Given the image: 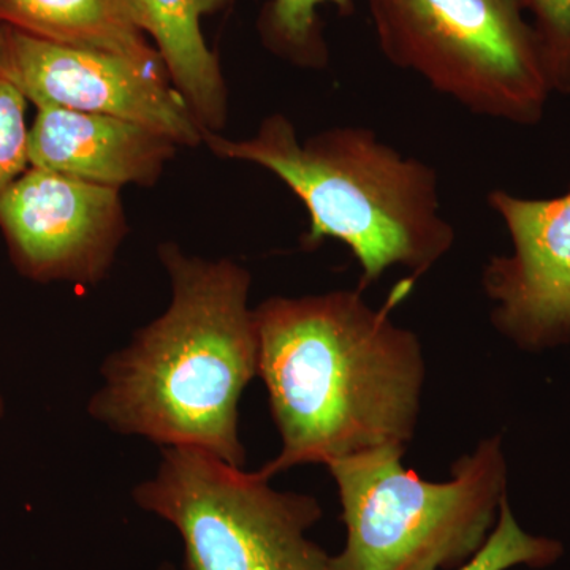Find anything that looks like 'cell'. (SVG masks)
<instances>
[{
    "mask_svg": "<svg viewBox=\"0 0 570 570\" xmlns=\"http://www.w3.org/2000/svg\"><path fill=\"white\" fill-rule=\"evenodd\" d=\"M412 279L376 309L360 288L272 296L254 307L258 379L281 438L265 478L379 448H407L425 385V356L393 309Z\"/></svg>",
    "mask_w": 570,
    "mask_h": 570,
    "instance_id": "1",
    "label": "cell"
},
{
    "mask_svg": "<svg viewBox=\"0 0 570 570\" xmlns=\"http://www.w3.org/2000/svg\"><path fill=\"white\" fill-rule=\"evenodd\" d=\"M159 257L170 305L105 360L88 414L112 433L245 468L239 401L258 377L253 276L230 258L206 261L175 243L160 245Z\"/></svg>",
    "mask_w": 570,
    "mask_h": 570,
    "instance_id": "2",
    "label": "cell"
},
{
    "mask_svg": "<svg viewBox=\"0 0 570 570\" xmlns=\"http://www.w3.org/2000/svg\"><path fill=\"white\" fill-rule=\"evenodd\" d=\"M204 142L223 159L258 165L281 179L309 216L303 246L316 249L325 239L346 245L362 269L360 291L393 266L425 275L455 245L436 170L367 127H333L302 141L294 122L275 112L253 137L206 132Z\"/></svg>",
    "mask_w": 570,
    "mask_h": 570,
    "instance_id": "3",
    "label": "cell"
},
{
    "mask_svg": "<svg viewBox=\"0 0 570 570\" xmlns=\"http://www.w3.org/2000/svg\"><path fill=\"white\" fill-rule=\"evenodd\" d=\"M404 452L389 445L326 464L347 534L330 570H455L485 546L508 498L501 436L456 460L445 482L404 468Z\"/></svg>",
    "mask_w": 570,
    "mask_h": 570,
    "instance_id": "4",
    "label": "cell"
},
{
    "mask_svg": "<svg viewBox=\"0 0 570 570\" xmlns=\"http://www.w3.org/2000/svg\"><path fill=\"white\" fill-rule=\"evenodd\" d=\"M382 55L469 112L538 126L551 94L523 0H365Z\"/></svg>",
    "mask_w": 570,
    "mask_h": 570,
    "instance_id": "5",
    "label": "cell"
},
{
    "mask_svg": "<svg viewBox=\"0 0 570 570\" xmlns=\"http://www.w3.org/2000/svg\"><path fill=\"white\" fill-rule=\"evenodd\" d=\"M269 480L202 450L164 448L132 498L179 532L184 570H330L332 554L307 538L321 502Z\"/></svg>",
    "mask_w": 570,
    "mask_h": 570,
    "instance_id": "6",
    "label": "cell"
},
{
    "mask_svg": "<svg viewBox=\"0 0 570 570\" xmlns=\"http://www.w3.org/2000/svg\"><path fill=\"white\" fill-rule=\"evenodd\" d=\"M0 78L37 108L129 119L178 146L205 140L206 130L165 70L122 56L56 43L0 22Z\"/></svg>",
    "mask_w": 570,
    "mask_h": 570,
    "instance_id": "7",
    "label": "cell"
},
{
    "mask_svg": "<svg viewBox=\"0 0 570 570\" xmlns=\"http://www.w3.org/2000/svg\"><path fill=\"white\" fill-rule=\"evenodd\" d=\"M18 268L43 283H100L127 232L119 189L31 167L0 195Z\"/></svg>",
    "mask_w": 570,
    "mask_h": 570,
    "instance_id": "8",
    "label": "cell"
},
{
    "mask_svg": "<svg viewBox=\"0 0 570 570\" xmlns=\"http://www.w3.org/2000/svg\"><path fill=\"white\" fill-rule=\"evenodd\" d=\"M490 208L512 243L482 273L491 322L528 352L570 343V186L560 197L527 198L493 189Z\"/></svg>",
    "mask_w": 570,
    "mask_h": 570,
    "instance_id": "9",
    "label": "cell"
},
{
    "mask_svg": "<svg viewBox=\"0 0 570 570\" xmlns=\"http://www.w3.org/2000/svg\"><path fill=\"white\" fill-rule=\"evenodd\" d=\"M29 134L31 167L121 189L153 186L174 159L176 142L165 135L99 112L37 108Z\"/></svg>",
    "mask_w": 570,
    "mask_h": 570,
    "instance_id": "10",
    "label": "cell"
},
{
    "mask_svg": "<svg viewBox=\"0 0 570 570\" xmlns=\"http://www.w3.org/2000/svg\"><path fill=\"white\" fill-rule=\"evenodd\" d=\"M234 0H135L138 24L159 52L165 73L206 132L227 122V86L202 20Z\"/></svg>",
    "mask_w": 570,
    "mask_h": 570,
    "instance_id": "11",
    "label": "cell"
},
{
    "mask_svg": "<svg viewBox=\"0 0 570 570\" xmlns=\"http://www.w3.org/2000/svg\"><path fill=\"white\" fill-rule=\"evenodd\" d=\"M0 22L40 39L165 70L138 24L135 0H0Z\"/></svg>",
    "mask_w": 570,
    "mask_h": 570,
    "instance_id": "12",
    "label": "cell"
},
{
    "mask_svg": "<svg viewBox=\"0 0 570 570\" xmlns=\"http://www.w3.org/2000/svg\"><path fill=\"white\" fill-rule=\"evenodd\" d=\"M335 7L341 17L355 11L354 0H269L258 18V32L265 47L285 61L309 69H322L330 61L324 22L318 9Z\"/></svg>",
    "mask_w": 570,
    "mask_h": 570,
    "instance_id": "13",
    "label": "cell"
},
{
    "mask_svg": "<svg viewBox=\"0 0 570 570\" xmlns=\"http://www.w3.org/2000/svg\"><path fill=\"white\" fill-rule=\"evenodd\" d=\"M562 546L558 540L530 534L520 527L509 498L502 501L497 527L485 546L472 560L455 570H509L517 566L547 568L560 560Z\"/></svg>",
    "mask_w": 570,
    "mask_h": 570,
    "instance_id": "14",
    "label": "cell"
},
{
    "mask_svg": "<svg viewBox=\"0 0 570 570\" xmlns=\"http://www.w3.org/2000/svg\"><path fill=\"white\" fill-rule=\"evenodd\" d=\"M551 94L570 96V0H523Z\"/></svg>",
    "mask_w": 570,
    "mask_h": 570,
    "instance_id": "15",
    "label": "cell"
},
{
    "mask_svg": "<svg viewBox=\"0 0 570 570\" xmlns=\"http://www.w3.org/2000/svg\"><path fill=\"white\" fill-rule=\"evenodd\" d=\"M26 105V97L0 78V195L31 165Z\"/></svg>",
    "mask_w": 570,
    "mask_h": 570,
    "instance_id": "16",
    "label": "cell"
},
{
    "mask_svg": "<svg viewBox=\"0 0 570 570\" xmlns=\"http://www.w3.org/2000/svg\"><path fill=\"white\" fill-rule=\"evenodd\" d=\"M3 412H6V401H3L2 389H0V419L3 417Z\"/></svg>",
    "mask_w": 570,
    "mask_h": 570,
    "instance_id": "17",
    "label": "cell"
},
{
    "mask_svg": "<svg viewBox=\"0 0 570 570\" xmlns=\"http://www.w3.org/2000/svg\"><path fill=\"white\" fill-rule=\"evenodd\" d=\"M157 570H184V569H178V568H176V566L170 564V562H164V564H160V568Z\"/></svg>",
    "mask_w": 570,
    "mask_h": 570,
    "instance_id": "18",
    "label": "cell"
}]
</instances>
